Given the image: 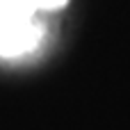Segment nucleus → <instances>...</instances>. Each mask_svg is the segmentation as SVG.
Instances as JSON below:
<instances>
[{
  "instance_id": "7ed1b4c3",
  "label": "nucleus",
  "mask_w": 130,
  "mask_h": 130,
  "mask_svg": "<svg viewBox=\"0 0 130 130\" xmlns=\"http://www.w3.org/2000/svg\"><path fill=\"white\" fill-rule=\"evenodd\" d=\"M34 9H41V11H53V9H59L64 7L69 0H30Z\"/></svg>"
},
{
  "instance_id": "f257e3e1",
  "label": "nucleus",
  "mask_w": 130,
  "mask_h": 130,
  "mask_svg": "<svg viewBox=\"0 0 130 130\" xmlns=\"http://www.w3.org/2000/svg\"><path fill=\"white\" fill-rule=\"evenodd\" d=\"M43 37V27L34 16L0 23V57L14 59L32 53Z\"/></svg>"
},
{
  "instance_id": "f03ea898",
  "label": "nucleus",
  "mask_w": 130,
  "mask_h": 130,
  "mask_svg": "<svg viewBox=\"0 0 130 130\" xmlns=\"http://www.w3.org/2000/svg\"><path fill=\"white\" fill-rule=\"evenodd\" d=\"M34 14H37V9L32 7L30 0H0V23L2 21L34 16Z\"/></svg>"
}]
</instances>
